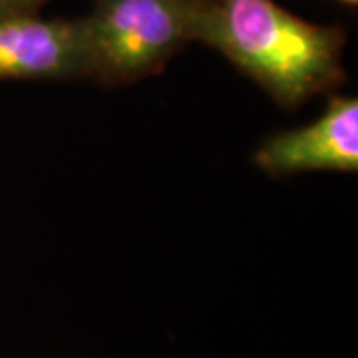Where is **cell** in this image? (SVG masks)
<instances>
[{"label":"cell","instance_id":"3957f363","mask_svg":"<svg viewBox=\"0 0 358 358\" xmlns=\"http://www.w3.org/2000/svg\"><path fill=\"white\" fill-rule=\"evenodd\" d=\"M90 78L84 18L0 14V82Z\"/></svg>","mask_w":358,"mask_h":358},{"label":"cell","instance_id":"7a4b0ae2","mask_svg":"<svg viewBox=\"0 0 358 358\" xmlns=\"http://www.w3.org/2000/svg\"><path fill=\"white\" fill-rule=\"evenodd\" d=\"M199 0H92L90 78L126 86L157 74L187 42Z\"/></svg>","mask_w":358,"mask_h":358},{"label":"cell","instance_id":"5b68a950","mask_svg":"<svg viewBox=\"0 0 358 358\" xmlns=\"http://www.w3.org/2000/svg\"><path fill=\"white\" fill-rule=\"evenodd\" d=\"M46 0H0V14L38 13Z\"/></svg>","mask_w":358,"mask_h":358},{"label":"cell","instance_id":"8992f818","mask_svg":"<svg viewBox=\"0 0 358 358\" xmlns=\"http://www.w3.org/2000/svg\"><path fill=\"white\" fill-rule=\"evenodd\" d=\"M338 2H343L346 6H357L358 4V0H338Z\"/></svg>","mask_w":358,"mask_h":358},{"label":"cell","instance_id":"277c9868","mask_svg":"<svg viewBox=\"0 0 358 358\" xmlns=\"http://www.w3.org/2000/svg\"><path fill=\"white\" fill-rule=\"evenodd\" d=\"M253 162L271 176L303 171H358V100L334 96L324 114L303 128L275 134L257 148Z\"/></svg>","mask_w":358,"mask_h":358},{"label":"cell","instance_id":"6da1fadb","mask_svg":"<svg viewBox=\"0 0 358 358\" xmlns=\"http://www.w3.org/2000/svg\"><path fill=\"white\" fill-rule=\"evenodd\" d=\"M192 38L225 56L285 108L345 78V30L299 18L275 0H199Z\"/></svg>","mask_w":358,"mask_h":358}]
</instances>
